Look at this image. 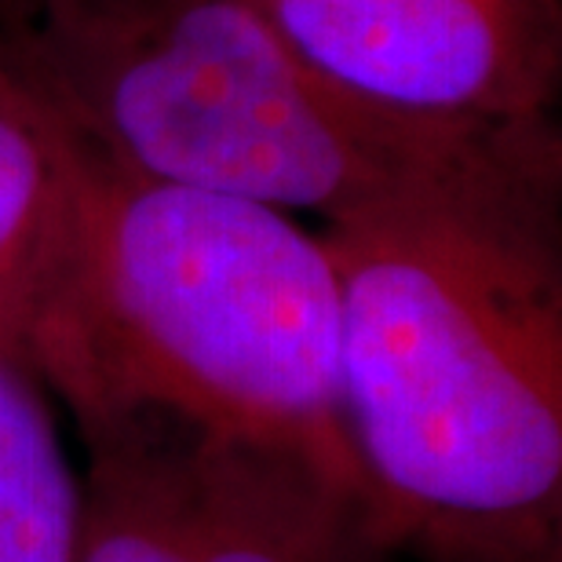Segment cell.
I'll return each instance as SVG.
<instances>
[{"label": "cell", "instance_id": "obj_1", "mask_svg": "<svg viewBox=\"0 0 562 562\" xmlns=\"http://www.w3.org/2000/svg\"><path fill=\"white\" fill-rule=\"evenodd\" d=\"M384 552L562 562V179L322 227Z\"/></svg>", "mask_w": 562, "mask_h": 562}, {"label": "cell", "instance_id": "obj_2", "mask_svg": "<svg viewBox=\"0 0 562 562\" xmlns=\"http://www.w3.org/2000/svg\"><path fill=\"white\" fill-rule=\"evenodd\" d=\"M0 59L121 168L325 227L562 179L555 117L391 106L311 63L256 0H4Z\"/></svg>", "mask_w": 562, "mask_h": 562}, {"label": "cell", "instance_id": "obj_3", "mask_svg": "<svg viewBox=\"0 0 562 562\" xmlns=\"http://www.w3.org/2000/svg\"><path fill=\"white\" fill-rule=\"evenodd\" d=\"M33 376L74 417L161 409L300 453L362 493L322 234L260 201L139 176L74 132Z\"/></svg>", "mask_w": 562, "mask_h": 562}, {"label": "cell", "instance_id": "obj_4", "mask_svg": "<svg viewBox=\"0 0 562 562\" xmlns=\"http://www.w3.org/2000/svg\"><path fill=\"white\" fill-rule=\"evenodd\" d=\"M74 562H384L362 493L307 457L161 409L77 417Z\"/></svg>", "mask_w": 562, "mask_h": 562}, {"label": "cell", "instance_id": "obj_5", "mask_svg": "<svg viewBox=\"0 0 562 562\" xmlns=\"http://www.w3.org/2000/svg\"><path fill=\"white\" fill-rule=\"evenodd\" d=\"M336 81L471 121L555 117L562 0H256Z\"/></svg>", "mask_w": 562, "mask_h": 562}, {"label": "cell", "instance_id": "obj_6", "mask_svg": "<svg viewBox=\"0 0 562 562\" xmlns=\"http://www.w3.org/2000/svg\"><path fill=\"white\" fill-rule=\"evenodd\" d=\"M66 194L70 132L0 59V355L26 373Z\"/></svg>", "mask_w": 562, "mask_h": 562}, {"label": "cell", "instance_id": "obj_7", "mask_svg": "<svg viewBox=\"0 0 562 562\" xmlns=\"http://www.w3.org/2000/svg\"><path fill=\"white\" fill-rule=\"evenodd\" d=\"M77 530L81 479L37 376L0 355V562H74Z\"/></svg>", "mask_w": 562, "mask_h": 562}]
</instances>
